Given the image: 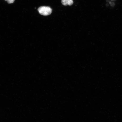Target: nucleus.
Here are the masks:
<instances>
[{
  "instance_id": "4",
  "label": "nucleus",
  "mask_w": 122,
  "mask_h": 122,
  "mask_svg": "<svg viewBox=\"0 0 122 122\" xmlns=\"http://www.w3.org/2000/svg\"><path fill=\"white\" fill-rule=\"evenodd\" d=\"M111 1H115L116 0H111Z\"/></svg>"
},
{
  "instance_id": "3",
  "label": "nucleus",
  "mask_w": 122,
  "mask_h": 122,
  "mask_svg": "<svg viewBox=\"0 0 122 122\" xmlns=\"http://www.w3.org/2000/svg\"><path fill=\"white\" fill-rule=\"evenodd\" d=\"M15 0H8L7 1L8 3L9 4L13 3L14 2Z\"/></svg>"
},
{
  "instance_id": "5",
  "label": "nucleus",
  "mask_w": 122,
  "mask_h": 122,
  "mask_svg": "<svg viewBox=\"0 0 122 122\" xmlns=\"http://www.w3.org/2000/svg\"><path fill=\"white\" fill-rule=\"evenodd\" d=\"M5 0L7 1H8V0Z\"/></svg>"
},
{
  "instance_id": "1",
  "label": "nucleus",
  "mask_w": 122,
  "mask_h": 122,
  "mask_svg": "<svg viewBox=\"0 0 122 122\" xmlns=\"http://www.w3.org/2000/svg\"><path fill=\"white\" fill-rule=\"evenodd\" d=\"M38 10L40 15L44 16H47L51 14L52 10L49 7L43 6L39 7Z\"/></svg>"
},
{
  "instance_id": "2",
  "label": "nucleus",
  "mask_w": 122,
  "mask_h": 122,
  "mask_svg": "<svg viewBox=\"0 0 122 122\" xmlns=\"http://www.w3.org/2000/svg\"><path fill=\"white\" fill-rule=\"evenodd\" d=\"M61 3L63 5L66 6L72 5L74 2L73 0H62Z\"/></svg>"
}]
</instances>
